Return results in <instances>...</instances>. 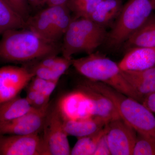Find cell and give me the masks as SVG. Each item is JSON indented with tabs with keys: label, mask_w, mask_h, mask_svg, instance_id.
Returning <instances> with one entry per match:
<instances>
[{
	"label": "cell",
	"mask_w": 155,
	"mask_h": 155,
	"mask_svg": "<svg viewBox=\"0 0 155 155\" xmlns=\"http://www.w3.org/2000/svg\"><path fill=\"white\" fill-rule=\"evenodd\" d=\"M58 43L41 38L28 28L12 29L2 35L0 60L7 62H25L58 55Z\"/></svg>",
	"instance_id": "cell-1"
},
{
	"label": "cell",
	"mask_w": 155,
	"mask_h": 155,
	"mask_svg": "<svg viewBox=\"0 0 155 155\" xmlns=\"http://www.w3.org/2000/svg\"><path fill=\"white\" fill-rule=\"evenodd\" d=\"M83 81L89 87L110 99L121 119L137 133L155 138V116L141 103L101 82L87 79Z\"/></svg>",
	"instance_id": "cell-2"
},
{
	"label": "cell",
	"mask_w": 155,
	"mask_h": 155,
	"mask_svg": "<svg viewBox=\"0 0 155 155\" xmlns=\"http://www.w3.org/2000/svg\"><path fill=\"white\" fill-rule=\"evenodd\" d=\"M72 66L86 79L105 84L142 103L141 99L122 75L118 64L99 53L72 59Z\"/></svg>",
	"instance_id": "cell-3"
},
{
	"label": "cell",
	"mask_w": 155,
	"mask_h": 155,
	"mask_svg": "<svg viewBox=\"0 0 155 155\" xmlns=\"http://www.w3.org/2000/svg\"><path fill=\"white\" fill-rule=\"evenodd\" d=\"M105 27L98 25L90 19L73 18L63 36L61 46L63 56L72 58L75 54L94 53L107 39Z\"/></svg>",
	"instance_id": "cell-4"
},
{
	"label": "cell",
	"mask_w": 155,
	"mask_h": 155,
	"mask_svg": "<svg viewBox=\"0 0 155 155\" xmlns=\"http://www.w3.org/2000/svg\"><path fill=\"white\" fill-rule=\"evenodd\" d=\"M155 11L153 0H128L106 41L110 48H117L141 28Z\"/></svg>",
	"instance_id": "cell-5"
},
{
	"label": "cell",
	"mask_w": 155,
	"mask_h": 155,
	"mask_svg": "<svg viewBox=\"0 0 155 155\" xmlns=\"http://www.w3.org/2000/svg\"><path fill=\"white\" fill-rule=\"evenodd\" d=\"M72 19L71 12L67 5L48 6L29 17L26 21L25 28L48 41L58 43Z\"/></svg>",
	"instance_id": "cell-6"
},
{
	"label": "cell",
	"mask_w": 155,
	"mask_h": 155,
	"mask_svg": "<svg viewBox=\"0 0 155 155\" xmlns=\"http://www.w3.org/2000/svg\"><path fill=\"white\" fill-rule=\"evenodd\" d=\"M42 130L45 155H70L68 135L64 129V120L56 105L50 107Z\"/></svg>",
	"instance_id": "cell-7"
},
{
	"label": "cell",
	"mask_w": 155,
	"mask_h": 155,
	"mask_svg": "<svg viewBox=\"0 0 155 155\" xmlns=\"http://www.w3.org/2000/svg\"><path fill=\"white\" fill-rule=\"evenodd\" d=\"M106 136L112 155H132L137 132L121 118L106 125Z\"/></svg>",
	"instance_id": "cell-8"
},
{
	"label": "cell",
	"mask_w": 155,
	"mask_h": 155,
	"mask_svg": "<svg viewBox=\"0 0 155 155\" xmlns=\"http://www.w3.org/2000/svg\"><path fill=\"white\" fill-rule=\"evenodd\" d=\"M34 76L25 67L8 66L0 68V104L19 95Z\"/></svg>",
	"instance_id": "cell-9"
},
{
	"label": "cell",
	"mask_w": 155,
	"mask_h": 155,
	"mask_svg": "<svg viewBox=\"0 0 155 155\" xmlns=\"http://www.w3.org/2000/svg\"><path fill=\"white\" fill-rule=\"evenodd\" d=\"M50 104L45 107L35 108L17 119L0 122V134L27 135L39 133L42 130Z\"/></svg>",
	"instance_id": "cell-10"
},
{
	"label": "cell",
	"mask_w": 155,
	"mask_h": 155,
	"mask_svg": "<svg viewBox=\"0 0 155 155\" xmlns=\"http://www.w3.org/2000/svg\"><path fill=\"white\" fill-rule=\"evenodd\" d=\"M0 155H45L41 136L0 134Z\"/></svg>",
	"instance_id": "cell-11"
},
{
	"label": "cell",
	"mask_w": 155,
	"mask_h": 155,
	"mask_svg": "<svg viewBox=\"0 0 155 155\" xmlns=\"http://www.w3.org/2000/svg\"><path fill=\"white\" fill-rule=\"evenodd\" d=\"M64 120H74L93 116L90 99L81 89L63 96L56 105Z\"/></svg>",
	"instance_id": "cell-12"
},
{
	"label": "cell",
	"mask_w": 155,
	"mask_h": 155,
	"mask_svg": "<svg viewBox=\"0 0 155 155\" xmlns=\"http://www.w3.org/2000/svg\"><path fill=\"white\" fill-rule=\"evenodd\" d=\"M122 70L139 71L155 67V47H137L127 50L118 64Z\"/></svg>",
	"instance_id": "cell-13"
},
{
	"label": "cell",
	"mask_w": 155,
	"mask_h": 155,
	"mask_svg": "<svg viewBox=\"0 0 155 155\" xmlns=\"http://www.w3.org/2000/svg\"><path fill=\"white\" fill-rule=\"evenodd\" d=\"M78 87L82 89L90 99L93 116L99 117L107 123L121 118L116 107L107 97L89 87L83 81L81 82Z\"/></svg>",
	"instance_id": "cell-14"
},
{
	"label": "cell",
	"mask_w": 155,
	"mask_h": 155,
	"mask_svg": "<svg viewBox=\"0 0 155 155\" xmlns=\"http://www.w3.org/2000/svg\"><path fill=\"white\" fill-rule=\"evenodd\" d=\"M122 75L141 99L155 92V67L139 71L122 70Z\"/></svg>",
	"instance_id": "cell-15"
},
{
	"label": "cell",
	"mask_w": 155,
	"mask_h": 155,
	"mask_svg": "<svg viewBox=\"0 0 155 155\" xmlns=\"http://www.w3.org/2000/svg\"><path fill=\"white\" fill-rule=\"evenodd\" d=\"M63 120L67 134L77 138L96 133L107 124L104 120L95 116L78 120Z\"/></svg>",
	"instance_id": "cell-16"
},
{
	"label": "cell",
	"mask_w": 155,
	"mask_h": 155,
	"mask_svg": "<svg viewBox=\"0 0 155 155\" xmlns=\"http://www.w3.org/2000/svg\"><path fill=\"white\" fill-rule=\"evenodd\" d=\"M123 5L122 0H102L89 19L105 28L117 19Z\"/></svg>",
	"instance_id": "cell-17"
},
{
	"label": "cell",
	"mask_w": 155,
	"mask_h": 155,
	"mask_svg": "<svg viewBox=\"0 0 155 155\" xmlns=\"http://www.w3.org/2000/svg\"><path fill=\"white\" fill-rule=\"evenodd\" d=\"M152 15L125 42L123 45L126 49L137 47H155V16Z\"/></svg>",
	"instance_id": "cell-18"
},
{
	"label": "cell",
	"mask_w": 155,
	"mask_h": 155,
	"mask_svg": "<svg viewBox=\"0 0 155 155\" xmlns=\"http://www.w3.org/2000/svg\"><path fill=\"white\" fill-rule=\"evenodd\" d=\"M35 108L30 104L26 97L17 96L0 104V122L17 119Z\"/></svg>",
	"instance_id": "cell-19"
},
{
	"label": "cell",
	"mask_w": 155,
	"mask_h": 155,
	"mask_svg": "<svg viewBox=\"0 0 155 155\" xmlns=\"http://www.w3.org/2000/svg\"><path fill=\"white\" fill-rule=\"evenodd\" d=\"M26 21L5 0H0V35L8 31L26 28Z\"/></svg>",
	"instance_id": "cell-20"
},
{
	"label": "cell",
	"mask_w": 155,
	"mask_h": 155,
	"mask_svg": "<svg viewBox=\"0 0 155 155\" xmlns=\"http://www.w3.org/2000/svg\"><path fill=\"white\" fill-rule=\"evenodd\" d=\"M106 131L105 126L96 133L77 138V141L71 150L70 155H94L98 143Z\"/></svg>",
	"instance_id": "cell-21"
},
{
	"label": "cell",
	"mask_w": 155,
	"mask_h": 155,
	"mask_svg": "<svg viewBox=\"0 0 155 155\" xmlns=\"http://www.w3.org/2000/svg\"><path fill=\"white\" fill-rule=\"evenodd\" d=\"M102 0H68L67 4L74 18H89Z\"/></svg>",
	"instance_id": "cell-22"
},
{
	"label": "cell",
	"mask_w": 155,
	"mask_h": 155,
	"mask_svg": "<svg viewBox=\"0 0 155 155\" xmlns=\"http://www.w3.org/2000/svg\"><path fill=\"white\" fill-rule=\"evenodd\" d=\"M72 58L58 57L57 55L41 59L36 64L51 69L56 77L60 79L65 72L72 66Z\"/></svg>",
	"instance_id": "cell-23"
},
{
	"label": "cell",
	"mask_w": 155,
	"mask_h": 155,
	"mask_svg": "<svg viewBox=\"0 0 155 155\" xmlns=\"http://www.w3.org/2000/svg\"><path fill=\"white\" fill-rule=\"evenodd\" d=\"M134 155H155V138L137 133Z\"/></svg>",
	"instance_id": "cell-24"
},
{
	"label": "cell",
	"mask_w": 155,
	"mask_h": 155,
	"mask_svg": "<svg viewBox=\"0 0 155 155\" xmlns=\"http://www.w3.org/2000/svg\"><path fill=\"white\" fill-rule=\"evenodd\" d=\"M26 98L33 107L37 109L45 107L50 104L49 98L41 92L29 88L27 91Z\"/></svg>",
	"instance_id": "cell-25"
},
{
	"label": "cell",
	"mask_w": 155,
	"mask_h": 155,
	"mask_svg": "<svg viewBox=\"0 0 155 155\" xmlns=\"http://www.w3.org/2000/svg\"><path fill=\"white\" fill-rule=\"evenodd\" d=\"M25 21L30 17V6L28 0H5Z\"/></svg>",
	"instance_id": "cell-26"
},
{
	"label": "cell",
	"mask_w": 155,
	"mask_h": 155,
	"mask_svg": "<svg viewBox=\"0 0 155 155\" xmlns=\"http://www.w3.org/2000/svg\"><path fill=\"white\" fill-rule=\"evenodd\" d=\"M106 133V131L100 139L94 155H111Z\"/></svg>",
	"instance_id": "cell-27"
},
{
	"label": "cell",
	"mask_w": 155,
	"mask_h": 155,
	"mask_svg": "<svg viewBox=\"0 0 155 155\" xmlns=\"http://www.w3.org/2000/svg\"><path fill=\"white\" fill-rule=\"evenodd\" d=\"M142 104L151 112L155 114V92L147 95Z\"/></svg>",
	"instance_id": "cell-28"
},
{
	"label": "cell",
	"mask_w": 155,
	"mask_h": 155,
	"mask_svg": "<svg viewBox=\"0 0 155 155\" xmlns=\"http://www.w3.org/2000/svg\"><path fill=\"white\" fill-rule=\"evenodd\" d=\"M30 7L36 8L46 4L47 0H28Z\"/></svg>",
	"instance_id": "cell-29"
},
{
	"label": "cell",
	"mask_w": 155,
	"mask_h": 155,
	"mask_svg": "<svg viewBox=\"0 0 155 155\" xmlns=\"http://www.w3.org/2000/svg\"><path fill=\"white\" fill-rule=\"evenodd\" d=\"M68 0H47L46 4L48 6L66 5Z\"/></svg>",
	"instance_id": "cell-30"
},
{
	"label": "cell",
	"mask_w": 155,
	"mask_h": 155,
	"mask_svg": "<svg viewBox=\"0 0 155 155\" xmlns=\"http://www.w3.org/2000/svg\"><path fill=\"white\" fill-rule=\"evenodd\" d=\"M153 1H154V3H155V0H153Z\"/></svg>",
	"instance_id": "cell-31"
}]
</instances>
